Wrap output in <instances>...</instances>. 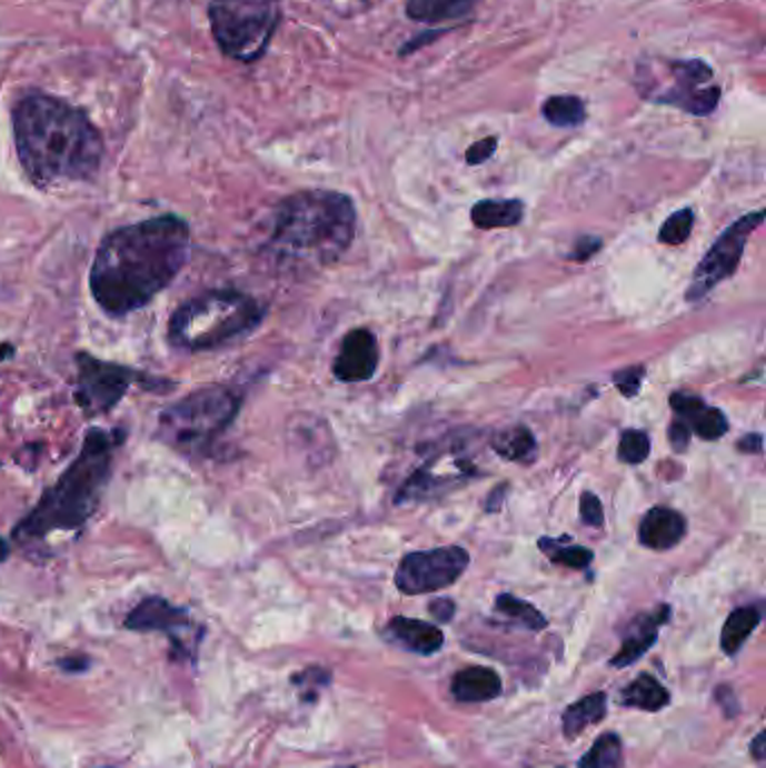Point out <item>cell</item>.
I'll return each instance as SVG.
<instances>
[{"mask_svg": "<svg viewBox=\"0 0 766 768\" xmlns=\"http://www.w3.org/2000/svg\"><path fill=\"white\" fill-rule=\"evenodd\" d=\"M191 230L185 218L162 213L106 235L90 266V295L111 317L156 299L187 266Z\"/></svg>", "mask_w": 766, "mask_h": 768, "instance_id": "6da1fadb", "label": "cell"}, {"mask_svg": "<svg viewBox=\"0 0 766 768\" xmlns=\"http://www.w3.org/2000/svg\"><path fill=\"white\" fill-rule=\"evenodd\" d=\"M14 140L26 176L41 189L88 182L103 160V140L79 108L43 92L14 106Z\"/></svg>", "mask_w": 766, "mask_h": 768, "instance_id": "7a4b0ae2", "label": "cell"}, {"mask_svg": "<svg viewBox=\"0 0 766 768\" xmlns=\"http://www.w3.org/2000/svg\"><path fill=\"white\" fill-rule=\"evenodd\" d=\"M354 237V200L338 191L308 189L279 202L263 252L281 270H315L336 263Z\"/></svg>", "mask_w": 766, "mask_h": 768, "instance_id": "3957f363", "label": "cell"}, {"mask_svg": "<svg viewBox=\"0 0 766 768\" xmlns=\"http://www.w3.org/2000/svg\"><path fill=\"white\" fill-rule=\"evenodd\" d=\"M125 443V429L90 427L83 436L77 459L50 486L37 506L17 523L12 537L23 546L46 541L54 532L79 530L97 512L103 490L111 481L118 448Z\"/></svg>", "mask_w": 766, "mask_h": 768, "instance_id": "277c9868", "label": "cell"}, {"mask_svg": "<svg viewBox=\"0 0 766 768\" xmlns=\"http://www.w3.org/2000/svg\"><path fill=\"white\" fill-rule=\"evenodd\" d=\"M266 308L241 290H207L180 303L167 328V342L185 353L226 349L263 321Z\"/></svg>", "mask_w": 766, "mask_h": 768, "instance_id": "5b68a950", "label": "cell"}, {"mask_svg": "<svg viewBox=\"0 0 766 768\" xmlns=\"http://www.w3.org/2000/svg\"><path fill=\"white\" fill-rule=\"evenodd\" d=\"M241 396L228 385H207L169 405L158 418V438L185 457H209L232 427Z\"/></svg>", "mask_w": 766, "mask_h": 768, "instance_id": "8992f818", "label": "cell"}, {"mask_svg": "<svg viewBox=\"0 0 766 768\" xmlns=\"http://www.w3.org/2000/svg\"><path fill=\"white\" fill-rule=\"evenodd\" d=\"M713 77V68L702 59H643L636 66V90L647 101L706 118L722 99Z\"/></svg>", "mask_w": 766, "mask_h": 768, "instance_id": "52a82bcc", "label": "cell"}, {"mask_svg": "<svg viewBox=\"0 0 766 768\" xmlns=\"http://www.w3.org/2000/svg\"><path fill=\"white\" fill-rule=\"evenodd\" d=\"M281 21L279 0H209V26L230 59L257 61Z\"/></svg>", "mask_w": 766, "mask_h": 768, "instance_id": "ba28073f", "label": "cell"}, {"mask_svg": "<svg viewBox=\"0 0 766 768\" xmlns=\"http://www.w3.org/2000/svg\"><path fill=\"white\" fill-rule=\"evenodd\" d=\"M74 365H77L74 402L88 416H101L116 409L133 385L149 391H160V393L173 389V382L169 380L151 378L131 367L106 362L83 351L74 356Z\"/></svg>", "mask_w": 766, "mask_h": 768, "instance_id": "9c48e42d", "label": "cell"}, {"mask_svg": "<svg viewBox=\"0 0 766 768\" xmlns=\"http://www.w3.org/2000/svg\"><path fill=\"white\" fill-rule=\"evenodd\" d=\"M470 556L464 546H441L431 551H416L400 560L396 587L400 594L420 596L452 587L468 569Z\"/></svg>", "mask_w": 766, "mask_h": 768, "instance_id": "30bf717a", "label": "cell"}, {"mask_svg": "<svg viewBox=\"0 0 766 768\" xmlns=\"http://www.w3.org/2000/svg\"><path fill=\"white\" fill-rule=\"evenodd\" d=\"M762 221H764V209L746 213L715 241V246L704 255V259L693 272V281L686 292V299L690 303L704 299L713 288H717L722 281L735 275L742 261L746 241L762 226Z\"/></svg>", "mask_w": 766, "mask_h": 768, "instance_id": "8fae6325", "label": "cell"}, {"mask_svg": "<svg viewBox=\"0 0 766 768\" xmlns=\"http://www.w3.org/2000/svg\"><path fill=\"white\" fill-rule=\"evenodd\" d=\"M378 340L367 328H356L340 347L334 362V376L342 382H365L376 376L378 369Z\"/></svg>", "mask_w": 766, "mask_h": 768, "instance_id": "7c38bea8", "label": "cell"}, {"mask_svg": "<svg viewBox=\"0 0 766 768\" xmlns=\"http://www.w3.org/2000/svg\"><path fill=\"white\" fill-rule=\"evenodd\" d=\"M670 620V607L661 605L656 607L649 614H640L636 616L625 631V638L620 642L618 654L611 658V668H629L631 664H636L640 656H645L651 645L659 638V629L661 625H666Z\"/></svg>", "mask_w": 766, "mask_h": 768, "instance_id": "4fadbf2b", "label": "cell"}, {"mask_svg": "<svg viewBox=\"0 0 766 768\" xmlns=\"http://www.w3.org/2000/svg\"><path fill=\"white\" fill-rule=\"evenodd\" d=\"M686 517L668 506H654L638 523V541L649 551H670L686 537Z\"/></svg>", "mask_w": 766, "mask_h": 768, "instance_id": "5bb4252c", "label": "cell"}, {"mask_svg": "<svg viewBox=\"0 0 766 768\" xmlns=\"http://www.w3.org/2000/svg\"><path fill=\"white\" fill-rule=\"evenodd\" d=\"M670 407L679 418H684L688 422V427L693 431H697L699 438H704V441H719V438L728 431L726 416L719 409L708 407L697 396L673 393Z\"/></svg>", "mask_w": 766, "mask_h": 768, "instance_id": "9a60e30c", "label": "cell"}, {"mask_svg": "<svg viewBox=\"0 0 766 768\" xmlns=\"http://www.w3.org/2000/svg\"><path fill=\"white\" fill-rule=\"evenodd\" d=\"M187 625V611L158 596L145 598L125 620V627L131 631H176Z\"/></svg>", "mask_w": 766, "mask_h": 768, "instance_id": "2e32d148", "label": "cell"}, {"mask_svg": "<svg viewBox=\"0 0 766 768\" xmlns=\"http://www.w3.org/2000/svg\"><path fill=\"white\" fill-rule=\"evenodd\" d=\"M387 636L405 647L407 651L420 654V656H431L439 651L446 642V636L439 627H434L425 620H414V618H405V616H396L389 620L387 625Z\"/></svg>", "mask_w": 766, "mask_h": 768, "instance_id": "e0dca14e", "label": "cell"}, {"mask_svg": "<svg viewBox=\"0 0 766 768\" xmlns=\"http://www.w3.org/2000/svg\"><path fill=\"white\" fill-rule=\"evenodd\" d=\"M452 695L464 704H486L501 695V679L490 668H466L455 675Z\"/></svg>", "mask_w": 766, "mask_h": 768, "instance_id": "ac0fdd59", "label": "cell"}, {"mask_svg": "<svg viewBox=\"0 0 766 768\" xmlns=\"http://www.w3.org/2000/svg\"><path fill=\"white\" fill-rule=\"evenodd\" d=\"M479 0H407L405 12L418 23H446L468 17Z\"/></svg>", "mask_w": 766, "mask_h": 768, "instance_id": "d6986e66", "label": "cell"}, {"mask_svg": "<svg viewBox=\"0 0 766 768\" xmlns=\"http://www.w3.org/2000/svg\"><path fill=\"white\" fill-rule=\"evenodd\" d=\"M620 704L627 708H638L645 712H659L670 704V692L666 686L651 675H638L623 692Z\"/></svg>", "mask_w": 766, "mask_h": 768, "instance_id": "ffe728a7", "label": "cell"}, {"mask_svg": "<svg viewBox=\"0 0 766 768\" xmlns=\"http://www.w3.org/2000/svg\"><path fill=\"white\" fill-rule=\"evenodd\" d=\"M470 218L479 230L513 228L521 223L524 202L521 200H479L472 207Z\"/></svg>", "mask_w": 766, "mask_h": 768, "instance_id": "44dd1931", "label": "cell"}, {"mask_svg": "<svg viewBox=\"0 0 766 768\" xmlns=\"http://www.w3.org/2000/svg\"><path fill=\"white\" fill-rule=\"evenodd\" d=\"M607 715V695L594 692L571 704L563 715V730L567 737H578L585 728L600 724Z\"/></svg>", "mask_w": 766, "mask_h": 768, "instance_id": "7402d4cb", "label": "cell"}, {"mask_svg": "<svg viewBox=\"0 0 766 768\" xmlns=\"http://www.w3.org/2000/svg\"><path fill=\"white\" fill-rule=\"evenodd\" d=\"M490 446L501 459L517 463H530L537 455L535 436L526 427H510L495 433Z\"/></svg>", "mask_w": 766, "mask_h": 768, "instance_id": "603a6c76", "label": "cell"}, {"mask_svg": "<svg viewBox=\"0 0 766 768\" xmlns=\"http://www.w3.org/2000/svg\"><path fill=\"white\" fill-rule=\"evenodd\" d=\"M537 543H539V551L556 565L583 571L594 562V551H589V548L585 546L571 543V537H560V539L541 537Z\"/></svg>", "mask_w": 766, "mask_h": 768, "instance_id": "cb8c5ba5", "label": "cell"}, {"mask_svg": "<svg viewBox=\"0 0 766 768\" xmlns=\"http://www.w3.org/2000/svg\"><path fill=\"white\" fill-rule=\"evenodd\" d=\"M762 614L755 607H739L735 609L722 629V651L733 656L742 649V645L746 642V638L755 631V627L759 625Z\"/></svg>", "mask_w": 766, "mask_h": 768, "instance_id": "d4e9b609", "label": "cell"}, {"mask_svg": "<svg viewBox=\"0 0 766 768\" xmlns=\"http://www.w3.org/2000/svg\"><path fill=\"white\" fill-rule=\"evenodd\" d=\"M541 116L558 129H574L587 120V108L585 101L574 94H558L544 101Z\"/></svg>", "mask_w": 766, "mask_h": 768, "instance_id": "484cf974", "label": "cell"}, {"mask_svg": "<svg viewBox=\"0 0 766 768\" xmlns=\"http://www.w3.org/2000/svg\"><path fill=\"white\" fill-rule=\"evenodd\" d=\"M623 741L616 732H605L596 739L591 750L578 761V768H620Z\"/></svg>", "mask_w": 766, "mask_h": 768, "instance_id": "4316f807", "label": "cell"}, {"mask_svg": "<svg viewBox=\"0 0 766 768\" xmlns=\"http://www.w3.org/2000/svg\"><path fill=\"white\" fill-rule=\"evenodd\" d=\"M495 609L504 616H508L513 622L521 625L524 629H530V631H541L546 625H549V620H546L533 605L510 596V594H501L497 596L495 600Z\"/></svg>", "mask_w": 766, "mask_h": 768, "instance_id": "83f0119b", "label": "cell"}, {"mask_svg": "<svg viewBox=\"0 0 766 768\" xmlns=\"http://www.w3.org/2000/svg\"><path fill=\"white\" fill-rule=\"evenodd\" d=\"M649 436L640 429H627L620 433L618 459L627 466H638L649 457Z\"/></svg>", "mask_w": 766, "mask_h": 768, "instance_id": "f1b7e54d", "label": "cell"}, {"mask_svg": "<svg viewBox=\"0 0 766 768\" xmlns=\"http://www.w3.org/2000/svg\"><path fill=\"white\" fill-rule=\"evenodd\" d=\"M693 226H695V211L690 207L679 209L664 223L659 232V241L666 246H679L690 237Z\"/></svg>", "mask_w": 766, "mask_h": 768, "instance_id": "f546056e", "label": "cell"}, {"mask_svg": "<svg viewBox=\"0 0 766 768\" xmlns=\"http://www.w3.org/2000/svg\"><path fill=\"white\" fill-rule=\"evenodd\" d=\"M645 378V367L636 365V367H627L623 371L614 373V385L618 387V391L625 398H634L640 391V382Z\"/></svg>", "mask_w": 766, "mask_h": 768, "instance_id": "4dcf8cb0", "label": "cell"}, {"mask_svg": "<svg viewBox=\"0 0 766 768\" xmlns=\"http://www.w3.org/2000/svg\"><path fill=\"white\" fill-rule=\"evenodd\" d=\"M580 519L587 526H594V528H600L605 523L603 503H600V499L594 492H583V497H580Z\"/></svg>", "mask_w": 766, "mask_h": 768, "instance_id": "1f68e13d", "label": "cell"}, {"mask_svg": "<svg viewBox=\"0 0 766 768\" xmlns=\"http://www.w3.org/2000/svg\"><path fill=\"white\" fill-rule=\"evenodd\" d=\"M668 438H670V446L677 450V452H686L688 446H690V438H693V429L688 427V422L684 418H675L670 429H668Z\"/></svg>", "mask_w": 766, "mask_h": 768, "instance_id": "d6a6232c", "label": "cell"}, {"mask_svg": "<svg viewBox=\"0 0 766 768\" xmlns=\"http://www.w3.org/2000/svg\"><path fill=\"white\" fill-rule=\"evenodd\" d=\"M497 144H499L497 138H486L481 142H475L466 153V162L468 164H484L486 160L493 158V153L497 151Z\"/></svg>", "mask_w": 766, "mask_h": 768, "instance_id": "836d02e7", "label": "cell"}, {"mask_svg": "<svg viewBox=\"0 0 766 768\" xmlns=\"http://www.w3.org/2000/svg\"><path fill=\"white\" fill-rule=\"evenodd\" d=\"M455 611H457V607L448 598H439V600L429 602V614L439 622H450L455 618Z\"/></svg>", "mask_w": 766, "mask_h": 768, "instance_id": "e575fe53", "label": "cell"}, {"mask_svg": "<svg viewBox=\"0 0 766 768\" xmlns=\"http://www.w3.org/2000/svg\"><path fill=\"white\" fill-rule=\"evenodd\" d=\"M603 248L600 239H580L576 243V250L571 252V261H587L589 257H594L598 250Z\"/></svg>", "mask_w": 766, "mask_h": 768, "instance_id": "d590c367", "label": "cell"}, {"mask_svg": "<svg viewBox=\"0 0 766 768\" xmlns=\"http://www.w3.org/2000/svg\"><path fill=\"white\" fill-rule=\"evenodd\" d=\"M737 450L739 452H748V455H762L764 452V438H762V433L742 436L739 441H737Z\"/></svg>", "mask_w": 766, "mask_h": 768, "instance_id": "8d00e7d4", "label": "cell"}, {"mask_svg": "<svg viewBox=\"0 0 766 768\" xmlns=\"http://www.w3.org/2000/svg\"><path fill=\"white\" fill-rule=\"evenodd\" d=\"M61 668L63 670H70V672H79V670H86L88 668V658H63V661H61Z\"/></svg>", "mask_w": 766, "mask_h": 768, "instance_id": "74e56055", "label": "cell"}, {"mask_svg": "<svg viewBox=\"0 0 766 768\" xmlns=\"http://www.w3.org/2000/svg\"><path fill=\"white\" fill-rule=\"evenodd\" d=\"M504 490H506V486H501L499 490H495V492H493V497H490V499H488V503H486V510H488V512H495V510L501 506Z\"/></svg>", "mask_w": 766, "mask_h": 768, "instance_id": "f35d334b", "label": "cell"}, {"mask_svg": "<svg viewBox=\"0 0 766 768\" xmlns=\"http://www.w3.org/2000/svg\"><path fill=\"white\" fill-rule=\"evenodd\" d=\"M334 6H336V8H340V10H345L347 14L358 12V8H356V0H334ZM362 8H367V0H362Z\"/></svg>", "mask_w": 766, "mask_h": 768, "instance_id": "ab89813d", "label": "cell"}, {"mask_svg": "<svg viewBox=\"0 0 766 768\" xmlns=\"http://www.w3.org/2000/svg\"><path fill=\"white\" fill-rule=\"evenodd\" d=\"M753 757L757 759V761H762V757H764V732H759L755 739H753Z\"/></svg>", "mask_w": 766, "mask_h": 768, "instance_id": "60d3db41", "label": "cell"}, {"mask_svg": "<svg viewBox=\"0 0 766 768\" xmlns=\"http://www.w3.org/2000/svg\"><path fill=\"white\" fill-rule=\"evenodd\" d=\"M10 556H12V546L3 537H0V565H3Z\"/></svg>", "mask_w": 766, "mask_h": 768, "instance_id": "b9f144b4", "label": "cell"}, {"mask_svg": "<svg viewBox=\"0 0 766 768\" xmlns=\"http://www.w3.org/2000/svg\"><path fill=\"white\" fill-rule=\"evenodd\" d=\"M14 351H12V345H0V358H8V356H12Z\"/></svg>", "mask_w": 766, "mask_h": 768, "instance_id": "7bdbcfd3", "label": "cell"}, {"mask_svg": "<svg viewBox=\"0 0 766 768\" xmlns=\"http://www.w3.org/2000/svg\"><path fill=\"white\" fill-rule=\"evenodd\" d=\"M345 768H356V766H345Z\"/></svg>", "mask_w": 766, "mask_h": 768, "instance_id": "ee69618b", "label": "cell"}]
</instances>
